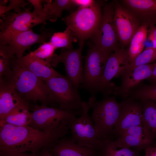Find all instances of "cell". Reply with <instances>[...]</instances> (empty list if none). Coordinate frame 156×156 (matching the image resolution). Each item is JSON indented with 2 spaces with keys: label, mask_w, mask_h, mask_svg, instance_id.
I'll return each instance as SVG.
<instances>
[{
  "label": "cell",
  "mask_w": 156,
  "mask_h": 156,
  "mask_svg": "<svg viewBox=\"0 0 156 156\" xmlns=\"http://www.w3.org/2000/svg\"><path fill=\"white\" fill-rule=\"evenodd\" d=\"M74 4L79 8H86L94 6L96 1L93 0H72Z\"/></svg>",
  "instance_id": "e575fe53"
},
{
  "label": "cell",
  "mask_w": 156,
  "mask_h": 156,
  "mask_svg": "<svg viewBox=\"0 0 156 156\" xmlns=\"http://www.w3.org/2000/svg\"><path fill=\"white\" fill-rule=\"evenodd\" d=\"M140 101L143 109L142 125L151 131L156 141V103L148 100Z\"/></svg>",
  "instance_id": "484cf974"
},
{
  "label": "cell",
  "mask_w": 156,
  "mask_h": 156,
  "mask_svg": "<svg viewBox=\"0 0 156 156\" xmlns=\"http://www.w3.org/2000/svg\"><path fill=\"white\" fill-rule=\"evenodd\" d=\"M143 156H156V142L147 147Z\"/></svg>",
  "instance_id": "d590c367"
},
{
  "label": "cell",
  "mask_w": 156,
  "mask_h": 156,
  "mask_svg": "<svg viewBox=\"0 0 156 156\" xmlns=\"http://www.w3.org/2000/svg\"><path fill=\"white\" fill-rule=\"evenodd\" d=\"M68 120H64L54 129L39 130L28 126L5 124L0 126V153L30 152L49 150L69 133Z\"/></svg>",
  "instance_id": "6da1fadb"
},
{
  "label": "cell",
  "mask_w": 156,
  "mask_h": 156,
  "mask_svg": "<svg viewBox=\"0 0 156 156\" xmlns=\"http://www.w3.org/2000/svg\"><path fill=\"white\" fill-rule=\"evenodd\" d=\"M82 113V108L69 110L47 105L34 106L31 112V119L28 126L41 131H50L59 127L62 122L69 120Z\"/></svg>",
  "instance_id": "52a82bcc"
},
{
  "label": "cell",
  "mask_w": 156,
  "mask_h": 156,
  "mask_svg": "<svg viewBox=\"0 0 156 156\" xmlns=\"http://www.w3.org/2000/svg\"><path fill=\"white\" fill-rule=\"evenodd\" d=\"M110 54L100 50L93 44L90 46L84 57L83 80L81 86L92 96L99 92L100 80Z\"/></svg>",
  "instance_id": "30bf717a"
},
{
  "label": "cell",
  "mask_w": 156,
  "mask_h": 156,
  "mask_svg": "<svg viewBox=\"0 0 156 156\" xmlns=\"http://www.w3.org/2000/svg\"><path fill=\"white\" fill-rule=\"evenodd\" d=\"M113 23L122 47L130 44L133 36L143 24L128 9L117 1L114 3Z\"/></svg>",
  "instance_id": "7c38bea8"
},
{
  "label": "cell",
  "mask_w": 156,
  "mask_h": 156,
  "mask_svg": "<svg viewBox=\"0 0 156 156\" xmlns=\"http://www.w3.org/2000/svg\"><path fill=\"white\" fill-rule=\"evenodd\" d=\"M128 97L139 101L148 100L156 103V83L150 84L141 83L131 91Z\"/></svg>",
  "instance_id": "f1b7e54d"
},
{
  "label": "cell",
  "mask_w": 156,
  "mask_h": 156,
  "mask_svg": "<svg viewBox=\"0 0 156 156\" xmlns=\"http://www.w3.org/2000/svg\"><path fill=\"white\" fill-rule=\"evenodd\" d=\"M32 5L23 11L8 12L0 19V42L18 33L32 30L40 24L45 25L47 18L38 16L31 11Z\"/></svg>",
  "instance_id": "ba28073f"
},
{
  "label": "cell",
  "mask_w": 156,
  "mask_h": 156,
  "mask_svg": "<svg viewBox=\"0 0 156 156\" xmlns=\"http://www.w3.org/2000/svg\"><path fill=\"white\" fill-rule=\"evenodd\" d=\"M11 68L12 73L7 80L23 99L28 102L38 101L42 105H54L49 99L44 81L30 70L21 60L16 57Z\"/></svg>",
  "instance_id": "7a4b0ae2"
},
{
  "label": "cell",
  "mask_w": 156,
  "mask_h": 156,
  "mask_svg": "<svg viewBox=\"0 0 156 156\" xmlns=\"http://www.w3.org/2000/svg\"><path fill=\"white\" fill-rule=\"evenodd\" d=\"M36 156H54L49 149L43 148L36 153Z\"/></svg>",
  "instance_id": "74e56055"
},
{
  "label": "cell",
  "mask_w": 156,
  "mask_h": 156,
  "mask_svg": "<svg viewBox=\"0 0 156 156\" xmlns=\"http://www.w3.org/2000/svg\"><path fill=\"white\" fill-rule=\"evenodd\" d=\"M130 64L128 49L121 47L112 53L107 59L100 79L99 92H101L104 97L116 95L118 87L111 81L128 68Z\"/></svg>",
  "instance_id": "8fae6325"
},
{
  "label": "cell",
  "mask_w": 156,
  "mask_h": 156,
  "mask_svg": "<svg viewBox=\"0 0 156 156\" xmlns=\"http://www.w3.org/2000/svg\"><path fill=\"white\" fill-rule=\"evenodd\" d=\"M156 60V48H146L131 63L128 68L151 64Z\"/></svg>",
  "instance_id": "f546056e"
},
{
  "label": "cell",
  "mask_w": 156,
  "mask_h": 156,
  "mask_svg": "<svg viewBox=\"0 0 156 156\" xmlns=\"http://www.w3.org/2000/svg\"><path fill=\"white\" fill-rule=\"evenodd\" d=\"M54 156H101L97 151L79 145L64 137L49 150Z\"/></svg>",
  "instance_id": "ac0fdd59"
},
{
  "label": "cell",
  "mask_w": 156,
  "mask_h": 156,
  "mask_svg": "<svg viewBox=\"0 0 156 156\" xmlns=\"http://www.w3.org/2000/svg\"><path fill=\"white\" fill-rule=\"evenodd\" d=\"M83 44L76 49H62L60 53L54 58L51 62L52 66L56 67L59 63L64 66L66 77L75 88L78 90L83 80V70L81 55Z\"/></svg>",
  "instance_id": "4fadbf2b"
},
{
  "label": "cell",
  "mask_w": 156,
  "mask_h": 156,
  "mask_svg": "<svg viewBox=\"0 0 156 156\" xmlns=\"http://www.w3.org/2000/svg\"><path fill=\"white\" fill-rule=\"evenodd\" d=\"M147 38L152 44V47L156 48V26L155 24H150L148 29Z\"/></svg>",
  "instance_id": "836d02e7"
},
{
  "label": "cell",
  "mask_w": 156,
  "mask_h": 156,
  "mask_svg": "<svg viewBox=\"0 0 156 156\" xmlns=\"http://www.w3.org/2000/svg\"><path fill=\"white\" fill-rule=\"evenodd\" d=\"M125 145L140 152L156 142L153 135L142 126L133 128L129 135H122L117 139Z\"/></svg>",
  "instance_id": "d6986e66"
},
{
  "label": "cell",
  "mask_w": 156,
  "mask_h": 156,
  "mask_svg": "<svg viewBox=\"0 0 156 156\" xmlns=\"http://www.w3.org/2000/svg\"><path fill=\"white\" fill-rule=\"evenodd\" d=\"M29 107L28 103L14 109L0 121V126L5 124L18 126H28L31 119Z\"/></svg>",
  "instance_id": "603a6c76"
},
{
  "label": "cell",
  "mask_w": 156,
  "mask_h": 156,
  "mask_svg": "<svg viewBox=\"0 0 156 156\" xmlns=\"http://www.w3.org/2000/svg\"><path fill=\"white\" fill-rule=\"evenodd\" d=\"M155 66L154 64H148L136 67L128 68L121 72V82L118 87L116 95L125 99L128 97L131 91L144 79L151 75Z\"/></svg>",
  "instance_id": "2e32d148"
},
{
  "label": "cell",
  "mask_w": 156,
  "mask_h": 156,
  "mask_svg": "<svg viewBox=\"0 0 156 156\" xmlns=\"http://www.w3.org/2000/svg\"><path fill=\"white\" fill-rule=\"evenodd\" d=\"M16 57L8 45L0 44V79L7 80L10 77L11 66Z\"/></svg>",
  "instance_id": "4316f807"
},
{
  "label": "cell",
  "mask_w": 156,
  "mask_h": 156,
  "mask_svg": "<svg viewBox=\"0 0 156 156\" xmlns=\"http://www.w3.org/2000/svg\"><path fill=\"white\" fill-rule=\"evenodd\" d=\"M99 152L101 156H141L140 152L128 147L118 139L103 140Z\"/></svg>",
  "instance_id": "7402d4cb"
},
{
  "label": "cell",
  "mask_w": 156,
  "mask_h": 156,
  "mask_svg": "<svg viewBox=\"0 0 156 156\" xmlns=\"http://www.w3.org/2000/svg\"><path fill=\"white\" fill-rule=\"evenodd\" d=\"M114 3L103 5L100 23L90 38L99 49L110 54L120 48L114 25Z\"/></svg>",
  "instance_id": "9c48e42d"
},
{
  "label": "cell",
  "mask_w": 156,
  "mask_h": 156,
  "mask_svg": "<svg viewBox=\"0 0 156 156\" xmlns=\"http://www.w3.org/2000/svg\"><path fill=\"white\" fill-rule=\"evenodd\" d=\"M55 49L50 42H46L30 54L34 57L45 60L53 59L57 55L54 53Z\"/></svg>",
  "instance_id": "4dcf8cb0"
},
{
  "label": "cell",
  "mask_w": 156,
  "mask_h": 156,
  "mask_svg": "<svg viewBox=\"0 0 156 156\" xmlns=\"http://www.w3.org/2000/svg\"><path fill=\"white\" fill-rule=\"evenodd\" d=\"M155 24L156 23V19L155 20Z\"/></svg>",
  "instance_id": "ab89813d"
},
{
  "label": "cell",
  "mask_w": 156,
  "mask_h": 156,
  "mask_svg": "<svg viewBox=\"0 0 156 156\" xmlns=\"http://www.w3.org/2000/svg\"><path fill=\"white\" fill-rule=\"evenodd\" d=\"M28 103L9 81L0 79V121L14 109Z\"/></svg>",
  "instance_id": "e0dca14e"
},
{
  "label": "cell",
  "mask_w": 156,
  "mask_h": 156,
  "mask_svg": "<svg viewBox=\"0 0 156 156\" xmlns=\"http://www.w3.org/2000/svg\"><path fill=\"white\" fill-rule=\"evenodd\" d=\"M48 90L49 96L54 105L69 110L81 109L82 101L78 90L69 79L62 75L44 80Z\"/></svg>",
  "instance_id": "5b68a950"
},
{
  "label": "cell",
  "mask_w": 156,
  "mask_h": 156,
  "mask_svg": "<svg viewBox=\"0 0 156 156\" xmlns=\"http://www.w3.org/2000/svg\"><path fill=\"white\" fill-rule=\"evenodd\" d=\"M81 108L82 113L80 117L68 121L67 125L72 134L70 138L79 145L99 153L103 140L98 137L93 120L89 114L90 108L87 103L83 101Z\"/></svg>",
  "instance_id": "8992f818"
},
{
  "label": "cell",
  "mask_w": 156,
  "mask_h": 156,
  "mask_svg": "<svg viewBox=\"0 0 156 156\" xmlns=\"http://www.w3.org/2000/svg\"><path fill=\"white\" fill-rule=\"evenodd\" d=\"M102 15L101 3L96 1L93 6L78 8L62 20L71 30L80 45L92 35L100 23Z\"/></svg>",
  "instance_id": "277c9868"
},
{
  "label": "cell",
  "mask_w": 156,
  "mask_h": 156,
  "mask_svg": "<svg viewBox=\"0 0 156 156\" xmlns=\"http://www.w3.org/2000/svg\"><path fill=\"white\" fill-rule=\"evenodd\" d=\"M47 2L43 7L47 20L52 22H55L60 17L64 10L70 11L76 6L72 0H47Z\"/></svg>",
  "instance_id": "d4e9b609"
},
{
  "label": "cell",
  "mask_w": 156,
  "mask_h": 156,
  "mask_svg": "<svg viewBox=\"0 0 156 156\" xmlns=\"http://www.w3.org/2000/svg\"><path fill=\"white\" fill-rule=\"evenodd\" d=\"M120 103V114L112 134L118 137L129 128L142 125L143 109L141 102L128 97Z\"/></svg>",
  "instance_id": "9a60e30c"
},
{
  "label": "cell",
  "mask_w": 156,
  "mask_h": 156,
  "mask_svg": "<svg viewBox=\"0 0 156 156\" xmlns=\"http://www.w3.org/2000/svg\"><path fill=\"white\" fill-rule=\"evenodd\" d=\"M147 80L151 84L156 83V62L151 75Z\"/></svg>",
  "instance_id": "f35d334b"
},
{
  "label": "cell",
  "mask_w": 156,
  "mask_h": 156,
  "mask_svg": "<svg viewBox=\"0 0 156 156\" xmlns=\"http://www.w3.org/2000/svg\"><path fill=\"white\" fill-rule=\"evenodd\" d=\"M53 59L45 60L31 55L30 53L21 60L25 65L36 76L43 80L61 75L52 67Z\"/></svg>",
  "instance_id": "44dd1931"
},
{
  "label": "cell",
  "mask_w": 156,
  "mask_h": 156,
  "mask_svg": "<svg viewBox=\"0 0 156 156\" xmlns=\"http://www.w3.org/2000/svg\"><path fill=\"white\" fill-rule=\"evenodd\" d=\"M122 2L143 24L155 23L156 0H124Z\"/></svg>",
  "instance_id": "ffe728a7"
},
{
  "label": "cell",
  "mask_w": 156,
  "mask_h": 156,
  "mask_svg": "<svg viewBox=\"0 0 156 156\" xmlns=\"http://www.w3.org/2000/svg\"><path fill=\"white\" fill-rule=\"evenodd\" d=\"M36 153H33L28 152L0 153V156H36Z\"/></svg>",
  "instance_id": "8d00e7d4"
},
{
  "label": "cell",
  "mask_w": 156,
  "mask_h": 156,
  "mask_svg": "<svg viewBox=\"0 0 156 156\" xmlns=\"http://www.w3.org/2000/svg\"><path fill=\"white\" fill-rule=\"evenodd\" d=\"M149 26V25L147 24H142L136 31L131 39L128 49L131 63L143 51L147 38Z\"/></svg>",
  "instance_id": "cb8c5ba5"
},
{
  "label": "cell",
  "mask_w": 156,
  "mask_h": 156,
  "mask_svg": "<svg viewBox=\"0 0 156 156\" xmlns=\"http://www.w3.org/2000/svg\"><path fill=\"white\" fill-rule=\"evenodd\" d=\"M78 40L70 29L67 27L63 32L54 33L50 39V42L56 49L58 48L73 49V42Z\"/></svg>",
  "instance_id": "83f0119b"
},
{
  "label": "cell",
  "mask_w": 156,
  "mask_h": 156,
  "mask_svg": "<svg viewBox=\"0 0 156 156\" xmlns=\"http://www.w3.org/2000/svg\"><path fill=\"white\" fill-rule=\"evenodd\" d=\"M87 103L93 109L91 118L98 137L101 140L109 139L119 116L121 103L114 96H105L98 101L92 95Z\"/></svg>",
  "instance_id": "3957f363"
},
{
  "label": "cell",
  "mask_w": 156,
  "mask_h": 156,
  "mask_svg": "<svg viewBox=\"0 0 156 156\" xmlns=\"http://www.w3.org/2000/svg\"><path fill=\"white\" fill-rule=\"evenodd\" d=\"M40 31L39 34L34 33L32 29L18 33L0 42V44L8 45L17 58L21 60L25 51L31 45L47 42L53 34L52 30L44 26H42Z\"/></svg>",
  "instance_id": "5bb4252c"
},
{
  "label": "cell",
  "mask_w": 156,
  "mask_h": 156,
  "mask_svg": "<svg viewBox=\"0 0 156 156\" xmlns=\"http://www.w3.org/2000/svg\"><path fill=\"white\" fill-rule=\"evenodd\" d=\"M34 8V10L33 12L36 15L40 17L45 18L47 17L45 12L42 5V2L43 1L41 0H28Z\"/></svg>",
  "instance_id": "d6a6232c"
},
{
  "label": "cell",
  "mask_w": 156,
  "mask_h": 156,
  "mask_svg": "<svg viewBox=\"0 0 156 156\" xmlns=\"http://www.w3.org/2000/svg\"><path fill=\"white\" fill-rule=\"evenodd\" d=\"M8 5H7L3 6L0 5V16L6 13L12 9L14 12H17L21 11V8H23L25 9V6L27 4L23 0H10Z\"/></svg>",
  "instance_id": "1f68e13d"
}]
</instances>
